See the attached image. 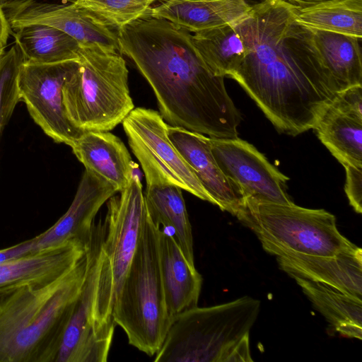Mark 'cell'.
<instances>
[{
  "mask_svg": "<svg viewBox=\"0 0 362 362\" xmlns=\"http://www.w3.org/2000/svg\"><path fill=\"white\" fill-rule=\"evenodd\" d=\"M78 67L62 88L64 112L80 132H110L134 108L129 71L117 51L80 47Z\"/></svg>",
  "mask_w": 362,
  "mask_h": 362,
  "instance_id": "obj_5",
  "label": "cell"
},
{
  "mask_svg": "<svg viewBox=\"0 0 362 362\" xmlns=\"http://www.w3.org/2000/svg\"><path fill=\"white\" fill-rule=\"evenodd\" d=\"M86 245L73 240L0 263V290L57 279L76 265L86 254Z\"/></svg>",
  "mask_w": 362,
  "mask_h": 362,
  "instance_id": "obj_17",
  "label": "cell"
},
{
  "mask_svg": "<svg viewBox=\"0 0 362 362\" xmlns=\"http://www.w3.org/2000/svg\"><path fill=\"white\" fill-rule=\"evenodd\" d=\"M298 9L307 8L327 0H284Z\"/></svg>",
  "mask_w": 362,
  "mask_h": 362,
  "instance_id": "obj_34",
  "label": "cell"
},
{
  "mask_svg": "<svg viewBox=\"0 0 362 362\" xmlns=\"http://www.w3.org/2000/svg\"><path fill=\"white\" fill-rule=\"evenodd\" d=\"M117 35L119 53L150 85L168 125L210 138L238 137L242 117L224 77L210 70L189 31L146 14L119 28Z\"/></svg>",
  "mask_w": 362,
  "mask_h": 362,
  "instance_id": "obj_2",
  "label": "cell"
},
{
  "mask_svg": "<svg viewBox=\"0 0 362 362\" xmlns=\"http://www.w3.org/2000/svg\"><path fill=\"white\" fill-rule=\"evenodd\" d=\"M249 333L232 344L221 358V362H252Z\"/></svg>",
  "mask_w": 362,
  "mask_h": 362,
  "instance_id": "obj_31",
  "label": "cell"
},
{
  "mask_svg": "<svg viewBox=\"0 0 362 362\" xmlns=\"http://www.w3.org/2000/svg\"><path fill=\"white\" fill-rule=\"evenodd\" d=\"M239 221L257 236L263 249L279 256H334L354 247L339 231L335 216L325 209L245 201Z\"/></svg>",
  "mask_w": 362,
  "mask_h": 362,
  "instance_id": "obj_8",
  "label": "cell"
},
{
  "mask_svg": "<svg viewBox=\"0 0 362 362\" xmlns=\"http://www.w3.org/2000/svg\"><path fill=\"white\" fill-rule=\"evenodd\" d=\"M4 47L0 45V66H1V62H2V59H3V57L5 54V51H4Z\"/></svg>",
  "mask_w": 362,
  "mask_h": 362,
  "instance_id": "obj_37",
  "label": "cell"
},
{
  "mask_svg": "<svg viewBox=\"0 0 362 362\" xmlns=\"http://www.w3.org/2000/svg\"><path fill=\"white\" fill-rule=\"evenodd\" d=\"M103 226H94L86 245L87 268L81 292L63 335L55 362H105L110 347L96 334L94 307Z\"/></svg>",
  "mask_w": 362,
  "mask_h": 362,
  "instance_id": "obj_13",
  "label": "cell"
},
{
  "mask_svg": "<svg viewBox=\"0 0 362 362\" xmlns=\"http://www.w3.org/2000/svg\"><path fill=\"white\" fill-rule=\"evenodd\" d=\"M260 301L244 296L175 315L155 362H221L228 348L250 332Z\"/></svg>",
  "mask_w": 362,
  "mask_h": 362,
  "instance_id": "obj_7",
  "label": "cell"
},
{
  "mask_svg": "<svg viewBox=\"0 0 362 362\" xmlns=\"http://www.w3.org/2000/svg\"><path fill=\"white\" fill-rule=\"evenodd\" d=\"M86 268V250L68 273L19 287L0 301V362H55Z\"/></svg>",
  "mask_w": 362,
  "mask_h": 362,
  "instance_id": "obj_3",
  "label": "cell"
},
{
  "mask_svg": "<svg viewBox=\"0 0 362 362\" xmlns=\"http://www.w3.org/2000/svg\"><path fill=\"white\" fill-rule=\"evenodd\" d=\"M115 194L110 184L85 170L66 213L50 228L34 237L33 252L73 240L86 245L91 238L97 213Z\"/></svg>",
  "mask_w": 362,
  "mask_h": 362,
  "instance_id": "obj_14",
  "label": "cell"
},
{
  "mask_svg": "<svg viewBox=\"0 0 362 362\" xmlns=\"http://www.w3.org/2000/svg\"><path fill=\"white\" fill-rule=\"evenodd\" d=\"M306 28L322 64L339 91L362 85L361 39L327 30Z\"/></svg>",
  "mask_w": 362,
  "mask_h": 362,
  "instance_id": "obj_22",
  "label": "cell"
},
{
  "mask_svg": "<svg viewBox=\"0 0 362 362\" xmlns=\"http://www.w3.org/2000/svg\"><path fill=\"white\" fill-rule=\"evenodd\" d=\"M122 123L129 147L144 173L146 187L175 185L214 204L193 169L170 139L168 124L159 112L134 107Z\"/></svg>",
  "mask_w": 362,
  "mask_h": 362,
  "instance_id": "obj_9",
  "label": "cell"
},
{
  "mask_svg": "<svg viewBox=\"0 0 362 362\" xmlns=\"http://www.w3.org/2000/svg\"><path fill=\"white\" fill-rule=\"evenodd\" d=\"M182 189L171 185L146 187L144 192L148 214L160 227L173 230L174 238L187 262L194 265L193 237Z\"/></svg>",
  "mask_w": 362,
  "mask_h": 362,
  "instance_id": "obj_23",
  "label": "cell"
},
{
  "mask_svg": "<svg viewBox=\"0 0 362 362\" xmlns=\"http://www.w3.org/2000/svg\"><path fill=\"white\" fill-rule=\"evenodd\" d=\"M11 34L25 62L52 64L78 60V43L55 28L32 24L11 30Z\"/></svg>",
  "mask_w": 362,
  "mask_h": 362,
  "instance_id": "obj_24",
  "label": "cell"
},
{
  "mask_svg": "<svg viewBox=\"0 0 362 362\" xmlns=\"http://www.w3.org/2000/svg\"><path fill=\"white\" fill-rule=\"evenodd\" d=\"M11 30L6 17L4 9L0 3V45L6 47Z\"/></svg>",
  "mask_w": 362,
  "mask_h": 362,
  "instance_id": "obj_33",
  "label": "cell"
},
{
  "mask_svg": "<svg viewBox=\"0 0 362 362\" xmlns=\"http://www.w3.org/2000/svg\"><path fill=\"white\" fill-rule=\"evenodd\" d=\"M276 259L292 278L322 283L362 299V251L356 245L334 256L287 254Z\"/></svg>",
  "mask_w": 362,
  "mask_h": 362,
  "instance_id": "obj_16",
  "label": "cell"
},
{
  "mask_svg": "<svg viewBox=\"0 0 362 362\" xmlns=\"http://www.w3.org/2000/svg\"><path fill=\"white\" fill-rule=\"evenodd\" d=\"M209 141L218 165L245 202L293 203L286 193L289 178L254 146L238 137Z\"/></svg>",
  "mask_w": 362,
  "mask_h": 362,
  "instance_id": "obj_11",
  "label": "cell"
},
{
  "mask_svg": "<svg viewBox=\"0 0 362 362\" xmlns=\"http://www.w3.org/2000/svg\"><path fill=\"white\" fill-rule=\"evenodd\" d=\"M157 0H75L116 30L146 15Z\"/></svg>",
  "mask_w": 362,
  "mask_h": 362,
  "instance_id": "obj_28",
  "label": "cell"
},
{
  "mask_svg": "<svg viewBox=\"0 0 362 362\" xmlns=\"http://www.w3.org/2000/svg\"><path fill=\"white\" fill-rule=\"evenodd\" d=\"M293 279L337 332L349 325L362 327V299L322 283L299 277Z\"/></svg>",
  "mask_w": 362,
  "mask_h": 362,
  "instance_id": "obj_27",
  "label": "cell"
},
{
  "mask_svg": "<svg viewBox=\"0 0 362 362\" xmlns=\"http://www.w3.org/2000/svg\"><path fill=\"white\" fill-rule=\"evenodd\" d=\"M160 230L147 210L136 250L112 310L114 321L124 331L129 344L150 356L160 349L173 320L160 269Z\"/></svg>",
  "mask_w": 362,
  "mask_h": 362,
  "instance_id": "obj_4",
  "label": "cell"
},
{
  "mask_svg": "<svg viewBox=\"0 0 362 362\" xmlns=\"http://www.w3.org/2000/svg\"><path fill=\"white\" fill-rule=\"evenodd\" d=\"M70 147L86 170L110 184L117 193L127 186L134 174L129 151L110 132H83Z\"/></svg>",
  "mask_w": 362,
  "mask_h": 362,
  "instance_id": "obj_18",
  "label": "cell"
},
{
  "mask_svg": "<svg viewBox=\"0 0 362 362\" xmlns=\"http://www.w3.org/2000/svg\"><path fill=\"white\" fill-rule=\"evenodd\" d=\"M295 19L306 28L361 39L362 0H327L297 8Z\"/></svg>",
  "mask_w": 362,
  "mask_h": 362,
  "instance_id": "obj_26",
  "label": "cell"
},
{
  "mask_svg": "<svg viewBox=\"0 0 362 362\" xmlns=\"http://www.w3.org/2000/svg\"><path fill=\"white\" fill-rule=\"evenodd\" d=\"M34 238L0 250V263L18 258L33 252Z\"/></svg>",
  "mask_w": 362,
  "mask_h": 362,
  "instance_id": "obj_32",
  "label": "cell"
},
{
  "mask_svg": "<svg viewBox=\"0 0 362 362\" xmlns=\"http://www.w3.org/2000/svg\"><path fill=\"white\" fill-rule=\"evenodd\" d=\"M313 129L344 167H362V115L332 100L322 112Z\"/></svg>",
  "mask_w": 362,
  "mask_h": 362,
  "instance_id": "obj_21",
  "label": "cell"
},
{
  "mask_svg": "<svg viewBox=\"0 0 362 362\" xmlns=\"http://www.w3.org/2000/svg\"><path fill=\"white\" fill-rule=\"evenodd\" d=\"M148 15L194 33L244 18L251 7L244 0H158Z\"/></svg>",
  "mask_w": 362,
  "mask_h": 362,
  "instance_id": "obj_20",
  "label": "cell"
},
{
  "mask_svg": "<svg viewBox=\"0 0 362 362\" xmlns=\"http://www.w3.org/2000/svg\"><path fill=\"white\" fill-rule=\"evenodd\" d=\"M16 1H18V0H0V3L1 5H3V4H8V3L13 2Z\"/></svg>",
  "mask_w": 362,
  "mask_h": 362,
  "instance_id": "obj_38",
  "label": "cell"
},
{
  "mask_svg": "<svg viewBox=\"0 0 362 362\" xmlns=\"http://www.w3.org/2000/svg\"><path fill=\"white\" fill-rule=\"evenodd\" d=\"M77 60L52 64L23 61L18 72V88L34 122L56 143L69 146L81 133L66 117L62 88L78 67Z\"/></svg>",
  "mask_w": 362,
  "mask_h": 362,
  "instance_id": "obj_10",
  "label": "cell"
},
{
  "mask_svg": "<svg viewBox=\"0 0 362 362\" xmlns=\"http://www.w3.org/2000/svg\"><path fill=\"white\" fill-rule=\"evenodd\" d=\"M192 38L208 67L219 76L230 77L239 67L247 52L234 23L195 33Z\"/></svg>",
  "mask_w": 362,
  "mask_h": 362,
  "instance_id": "obj_25",
  "label": "cell"
},
{
  "mask_svg": "<svg viewBox=\"0 0 362 362\" xmlns=\"http://www.w3.org/2000/svg\"><path fill=\"white\" fill-rule=\"evenodd\" d=\"M1 6L12 30L42 24L65 33L81 47L97 46L119 51L118 30L74 1L58 4L37 0H18Z\"/></svg>",
  "mask_w": 362,
  "mask_h": 362,
  "instance_id": "obj_12",
  "label": "cell"
},
{
  "mask_svg": "<svg viewBox=\"0 0 362 362\" xmlns=\"http://www.w3.org/2000/svg\"><path fill=\"white\" fill-rule=\"evenodd\" d=\"M296 9L268 0L234 23L247 52L230 76L279 131L292 136L313 129L339 92L296 21Z\"/></svg>",
  "mask_w": 362,
  "mask_h": 362,
  "instance_id": "obj_1",
  "label": "cell"
},
{
  "mask_svg": "<svg viewBox=\"0 0 362 362\" xmlns=\"http://www.w3.org/2000/svg\"><path fill=\"white\" fill-rule=\"evenodd\" d=\"M13 291V288L0 290V301Z\"/></svg>",
  "mask_w": 362,
  "mask_h": 362,
  "instance_id": "obj_36",
  "label": "cell"
},
{
  "mask_svg": "<svg viewBox=\"0 0 362 362\" xmlns=\"http://www.w3.org/2000/svg\"><path fill=\"white\" fill-rule=\"evenodd\" d=\"M345 192L350 205L356 213L362 212V167L344 166Z\"/></svg>",
  "mask_w": 362,
  "mask_h": 362,
  "instance_id": "obj_30",
  "label": "cell"
},
{
  "mask_svg": "<svg viewBox=\"0 0 362 362\" xmlns=\"http://www.w3.org/2000/svg\"><path fill=\"white\" fill-rule=\"evenodd\" d=\"M23 55L15 44L7 51L0 66V135L21 100L18 72Z\"/></svg>",
  "mask_w": 362,
  "mask_h": 362,
  "instance_id": "obj_29",
  "label": "cell"
},
{
  "mask_svg": "<svg viewBox=\"0 0 362 362\" xmlns=\"http://www.w3.org/2000/svg\"><path fill=\"white\" fill-rule=\"evenodd\" d=\"M107 201L94 307L95 332L110 346L116 325L112 310L136 250L147 212L142 185L134 174L127 186Z\"/></svg>",
  "mask_w": 362,
  "mask_h": 362,
  "instance_id": "obj_6",
  "label": "cell"
},
{
  "mask_svg": "<svg viewBox=\"0 0 362 362\" xmlns=\"http://www.w3.org/2000/svg\"><path fill=\"white\" fill-rule=\"evenodd\" d=\"M159 262L165 304L171 318L198 306L202 276L187 262L174 237L161 229Z\"/></svg>",
  "mask_w": 362,
  "mask_h": 362,
  "instance_id": "obj_19",
  "label": "cell"
},
{
  "mask_svg": "<svg viewBox=\"0 0 362 362\" xmlns=\"http://www.w3.org/2000/svg\"><path fill=\"white\" fill-rule=\"evenodd\" d=\"M168 134L193 169L214 204L238 218L245 211V200L218 165L211 152L209 137L170 125H168Z\"/></svg>",
  "mask_w": 362,
  "mask_h": 362,
  "instance_id": "obj_15",
  "label": "cell"
},
{
  "mask_svg": "<svg viewBox=\"0 0 362 362\" xmlns=\"http://www.w3.org/2000/svg\"><path fill=\"white\" fill-rule=\"evenodd\" d=\"M244 1L246 2V4L248 6H250L252 8L257 4L264 3L268 0H244Z\"/></svg>",
  "mask_w": 362,
  "mask_h": 362,
  "instance_id": "obj_35",
  "label": "cell"
}]
</instances>
